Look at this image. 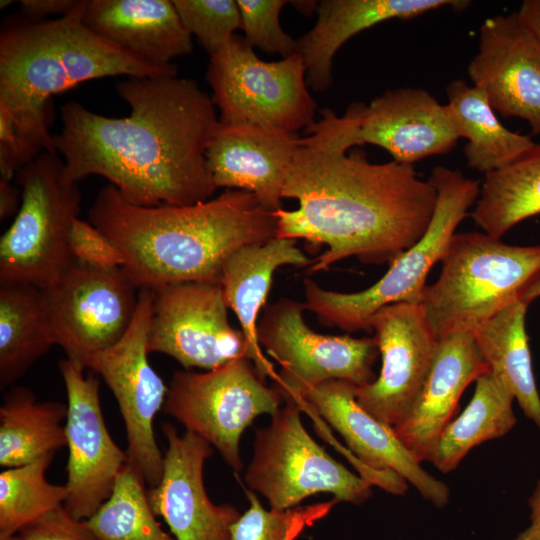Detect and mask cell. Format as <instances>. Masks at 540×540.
Segmentation results:
<instances>
[{
	"instance_id": "1",
	"label": "cell",
	"mask_w": 540,
	"mask_h": 540,
	"mask_svg": "<svg viewBox=\"0 0 540 540\" xmlns=\"http://www.w3.org/2000/svg\"><path fill=\"white\" fill-rule=\"evenodd\" d=\"M363 103L338 116L329 108L305 129L288 167L282 198L298 208L274 212L279 238L324 244L308 273L328 270L356 257L366 264H391L426 232L437 193L413 165L372 163L360 151L358 125Z\"/></svg>"
},
{
	"instance_id": "2",
	"label": "cell",
	"mask_w": 540,
	"mask_h": 540,
	"mask_svg": "<svg viewBox=\"0 0 540 540\" xmlns=\"http://www.w3.org/2000/svg\"><path fill=\"white\" fill-rule=\"evenodd\" d=\"M130 114L112 118L71 101L54 135L66 177H104L130 204L186 206L218 189L206 152L219 126L212 98L192 79L130 77L116 85Z\"/></svg>"
},
{
	"instance_id": "3",
	"label": "cell",
	"mask_w": 540,
	"mask_h": 540,
	"mask_svg": "<svg viewBox=\"0 0 540 540\" xmlns=\"http://www.w3.org/2000/svg\"><path fill=\"white\" fill-rule=\"evenodd\" d=\"M89 222L123 253L122 270L140 290L186 283L220 284L237 249L277 235L274 211L251 192L226 189L193 205L142 207L111 184L98 192Z\"/></svg>"
},
{
	"instance_id": "4",
	"label": "cell",
	"mask_w": 540,
	"mask_h": 540,
	"mask_svg": "<svg viewBox=\"0 0 540 540\" xmlns=\"http://www.w3.org/2000/svg\"><path fill=\"white\" fill-rule=\"evenodd\" d=\"M87 0L53 20H10L0 33V109L49 130L52 96L82 82L112 76L177 75L96 34L83 21Z\"/></svg>"
},
{
	"instance_id": "5",
	"label": "cell",
	"mask_w": 540,
	"mask_h": 540,
	"mask_svg": "<svg viewBox=\"0 0 540 540\" xmlns=\"http://www.w3.org/2000/svg\"><path fill=\"white\" fill-rule=\"evenodd\" d=\"M428 180L436 190L437 201L426 232L389 264L376 283L362 291L343 293L305 279V309L314 313L320 323L346 332L369 331V319L382 307L395 303L421 304L427 276L441 261L456 228L474 206L481 184L461 170L445 166L434 167Z\"/></svg>"
},
{
	"instance_id": "6",
	"label": "cell",
	"mask_w": 540,
	"mask_h": 540,
	"mask_svg": "<svg viewBox=\"0 0 540 540\" xmlns=\"http://www.w3.org/2000/svg\"><path fill=\"white\" fill-rule=\"evenodd\" d=\"M440 262V275L420 304L438 340L473 332L520 299L540 271V245H511L485 232L455 233Z\"/></svg>"
},
{
	"instance_id": "7",
	"label": "cell",
	"mask_w": 540,
	"mask_h": 540,
	"mask_svg": "<svg viewBox=\"0 0 540 540\" xmlns=\"http://www.w3.org/2000/svg\"><path fill=\"white\" fill-rule=\"evenodd\" d=\"M14 183L22 200L0 239V283L44 288L73 260L69 234L82 195L78 183L66 177L63 159L47 151L20 169Z\"/></svg>"
},
{
	"instance_id": "8",
	"label": "cell",
	"mask_w": 540,
	"mask_h": 540,
	"mask_svg": "<svg viewBox=\"0 0 540 540\" xmlns=\"http://www.w3.org/2000/svg\"><path fill=\"white\" fill-rule=\"evenodd\" d=\"M206 79L221 124L297 133L316 121L317 104L298 53L263 61L234 35L210 56Z\"/></svg>"
},
{
	"instance_id": "9",
	"label": "cell",
	"mask_w": 540,
	"mask_h": 540,
	"mask_svg": "<svg viewBox=\"0 0 540 540\" xmlns=\"http://www.w3.org/2000/svg\"><path fill=\"white\" fill-rule=\"evenodd\" d=\"M301 407L286 401L267 427L255 432L253 457L244 475L249 490L267 499L271 509L295 508L320 492L360 505L372 484L332 458L307 432Z\"/></svg>"
},
{
	"instance_id": "10",
	"label": "cell",
	"mask_w": 540,
	"mask_h": 540,
	"mask_svg": "<svg viewBox=\"0 0 540 540\" xmlns=\"http://www.w3.org/2000/svg\"><path fill=\"white\" fill-rule=\"evenodd\" d=\"M282 402L279 392L265 384L254 363L244 356L204 373L175 371L162 412L207 441L240 472L242 433L256 417L272 416Z\"/></svg>"
},
{
	"instance_id": "11",
	"label": "cell",
	"mask_w": 540,
	"mask_h": 540,
	"mask_svg": "<svg viewBox=\"0 0 540 540\" xmlns=\"http://www.w3.org/2000/svg\"><path fill=\"white\" fill-rule=\"evenodd\" d=\"M305 310L304 303L281 298L266 305L258 321L259 344L280 365L273 387L283 401L299 405L308 390L329 380L372 383L379 355L375 338L316 333L305 323Z\"/></svg>"
},
{
	"instance_id": "12",
	"label": "cell",
	"mask_w": 540,
	"mask_h": 540,
	"mask_svg": "<svg viewBox=\"0 0 540 540\" xmlns=\"http://www.w3.org/2000/svg\"><path fill=\"white\" fill-rule=\"evenodd\" d=\"M153 306L154 290L140 289L125 333L113 345L94 353L87 365L112 391L125 425L128 464L149 487L157 485L163 474L164 455L156 442L153 422L168 392V385L148 361Z\"/></svg>"
},
{
	"instance_id": "13",
	"label": "cell",
	"mask_w": 540,
	"mask_h": 540,
	"mask_svg": "<svg viewBox=\"0 0 540 540\" xmlns=\"http://www.w3.org/2000/svg\"><path fill=\"white\" fill-rule=\"evenodd\" d=\"M40 290L55 345L84 369L94 353L125 333L139 294L122 268H98L74 259Z\"/></svg>"
},
{
	"instance_id": "14",
	"label": "cell",
	"mask_w": 540,
	"mask_h": 540,
	"mask_svg": "<svg viewBox=\"0 0 540 540\" xmlns=\"http://www.w3.org/2000/svg\"><path fill=\"white\" fill-rule=\"evenodd\" d=\"M148 352L166 354L185 369L213 370L249 358L241 330L228 319L221 284L186 282L154 288Z\"/></svg>"
},
{
	"instance_id": "15",
	"label": "cell",
	"mask_w": 540,
	"mask_h": 540,
	"mask_svg": "<svg viewBox=\"0 0 540 540\" xmlns=\"http://www.w3.org/2000/svg\"><path fill=\"white\" fill-rule=\"evenodd\" d=\"M59 370L68 399L64 507L76 519L88 520L111 496L128 456L105 425L98 379L84 376V368L68 358L59 362Z\"/></svg>"
},
{
	"instance_id": "16",
	"label": "cell",
	"mask_w": 540,
	"mask_h": 540,
	"mask_svg": "<svg viewBox=\"0 0 540 540\" xmlns=\"http://www.w3.org/2000/svg\"><path fill=\"white\" fill-rule=\"evenodd\" d=\"M368 329L375 333L382 366L372 383L355 386L356 400L376 419L394 427L419 399L439 340L417 304L382 307L369 319Z\"/></svg>"
},
{
	"instance_id": "17",
	"label": "cell",
	"mask_w": 540,
	"mask_h": 540,
	"mask_svg": "<svg viewBox=\"0 0 540 540\" xmlns=\"http://www.w3.org/2000/svg\"><path fill=\"white\" fill-rule=\"evenodd\" d=\"M467 67L495 112L525 120L540 134V41L516 11L484 20Z\"/></svg>"
},
{
	"instance_id": "18",
	"label": "cell",
	"mask_w": 540,
	"mask_h": 540,
	"mask_svg": "<svg viewBox=\"0 0 540 540\" xmlns=\"http://www.w3.org/2000/svg\"><path fill=\"white\" fill-rule=\"evenodd\" d=\"M161 429L168 443L163 474L147 490L154 514L163 518L176 540H232L231 528L240 512L231 504L213 503L204 485L212 446L192 431L180 435L171 423Z\"/></svg>"
},
{
	"instance_id": "19",
	"label": "cell",
	"mask_w": 540,
	"mask_h": 540,
	"mask_svg": "<svg viewBox=\"0 0 540 540\" xmlns=\"http://www.w3.org/2000/svg\"><path fill=\"white\" fill-rule=\"evenodd\" d=\"M355 386L345 380L326 381L308 390L299 406L322 416L364 466L377 472H395L434 506L447 505L449 487L421 466L392 426L379 421L358 404Z\"/></svg>"
},
{
	"instance_id": "20",
	"label": "cell",
	"mask_w": 540,
	"mask_h": 540,
	"mask_svg": "<svg viewBox=\"0 0 540 540\" xmlns=\"http://www.w3.org/2000/svg\"><path fill=\"white\" fill-rule=\"evenodd\" d=\"M360 145L386 150L393 161L413 165L450 152L462 138L455 114L422 88H397L362 105Z\"/></svg>"
},
{
	"instance_id": "21",
	"label": "cell",
	"mask_w": 540,
	"mask_h": 540,
	"mask_svg": "<svg viewBox=\"0 0 540 540\" xmlns=\"http://www.w3.org/2000/svg\"><path fill=\"white\" fill-rule=\"evenodd\" d=\"M297 133L257 126H219L206 152L217 188L253 193L271 211L282 208V189L299 143Z\"/></svg>"
},
{
	"instance_id": "22",
	"label": "cell",
	"mask_w": 540,
	"mask_h": 540,
	"mask_svg": "<svg viewBox=\"0 0 540 540\" xmlns=\"http://www.w3.org/2000/svg\"><path fill=\"white\" fill-rule=\"evenodd\" d=\"M489 368L470 331L439 339L424 388L411 412L393 427L397 437L421 463L457 408L466 387Z\"/></svg>"
},
{
	"instance_id": "23",
	"label": "cell",
	"mask_w": 540,
	"mask_h": 540,
	"mask_svg": "<svg viewBox=\"0 0 540 540\" xmlns=\"http://www.w3.org/2000/svg\"><path fill=\"white\" fill-rule=\"evenodd\" d=\"M465 0H322L314 26L297 41L306 83L315 92H325L333 82V59L353 36L381 22L412 19L450 6L462 10Z\"/></svg>"
},
{
	"instance_id": "24",
	"label": "cell",
	"mask_w": 540,
	"mask_h": 540,
	"mask_svg": "<svg viewBox=\"0 0 540 540\" xmlns=\"http://www.w3.org/2000/svg\"><path fill=\"white\" fill-rule=\"evenodd\" d=\"M83 21L152 65L170 66L193 50L192 36L169 0H87Z\"/></svg>"
},
{
	"instance_id": "25",
	"label": "cell",
	"mask_w": 540,
	"mask_h": 540,
	"mask_svg": "<svg viewBox=\"0 0 540 540\" xmlns=\"http://www.w3.org/2000/svg\"><path fill=\"white\" fill-rule=\"evenodd\" d=\"M297 240L275 237L266 243L243 246L226 260L220 279L225 300L238 318L241 331L249 347V359L260 375L275 382L277 372L262 353L257 327L267 297L273 274L281 266L309 267V258L296 245Z\"/></svg>"
},
{
	"instance_id": "26",
	"label": "cell",
	"mask_w": 540,
	"mask_h": 540,
	"mask_svg": "<svg viewBox=\"0 0 540 540\" xmlns=\"http://www.w3.org/2000/svg\"><path fill=\"white\" fill-rule=\"evenodd\" d=\"M527 307L516 299L472 334L489 370L507 385L524 415L540 432V395L525 329Z\"/></svg>"
},
{
	"instance_id": "27",
	"label": "cell",
	"mask_w": 540,
	"mask_h": 540,
	"mask_svg": "<svg viewBox=\"0 0 540 540\" xmlns=\"http://www.w3.org/2000/svg\"><path fill=\"white\" fill-rule=\"evenodd\" d=\"M446 95L461 136L468 140L463 153L469 168L486 175L513 164L538 145L530 136L507 129L477 86L456 79L447 85Z\"/></svg>"
},
{
	"instance_id": "28",
	"label": "cell",
	"mask_w": 540,
	"mask_h": 540,
	"mask_svg": "<svg viewBox=\"0 0 540 540\" xmlns=\"http://www.w3.org/2000/svg\"><path fill=\"white\" fill-rule=\"evenodd\" d=\"M475 382L471 401L445 426L428 457L442 473L455 470L475 446L506 435L516 425L515 397L507 385L489 369Z\"/></svg>"
},
{
	"instance_id": "29",
	"label": "cell",
	"mask_w": 540,
	"mask_h": 540,
	"mask_svg": "<svg viewBox=\"0 0 540 540\" xmlns=\"http://www.w3.org/2000/svg\"><path fill=\"white\" fill-rule=\"evenodd\" d=\"M68 407L57 401L40 402L22 386H11L0 406V465L12 468L67 445Z\"/></svg>"
},
{
	"instance_id": "30",
	"label": "cell",
	"mask_w": 540,
	"mask_h": 540,
	"mask_svg": "<svg viewBox=\"0 0 540 540\" xmlns=\"http://www.w3.org/2000/svg\"><path fill=\"white\" fill-rule=\"evenodd\" d=\"M55 345L40 288L0 283V388L13 386Z\"/></svg>"
},
{
	"instance_id": "31",
	"label": "cell",
	"mask_w": 540,
	"mask_h": 540,
	"mask_svg": "<svg viewBox=\"0 0 540 540\" xmlns=\"http://www.w3.org/2000/svg\"><path fill=\"white\" fill-rule=\"evenodd\" d=\"M540 214V144L513 164L484 175L470 217L501 239L523 220Z\"/></svg>"
},
{
	"instance_id": "32",
	"label": "cell",
	"mask_w": 540,
	"mask_h": 540,
	"mask_svg": "<svg viewBox=\"0 0 540 540\" xmlns=\"http://www.w3.org/2000/svg\"><path fill=\"white\" fill-rule=\"evenodd\" d=\"M54 454L0 473V533H19L24 527L64 505L65 485L47 481L45 473Z\"/></svg>"
},
{
	"instance_id": "33",
	"label": "cell",
	"mask_w": 540,
	"mask_h": 540,
	"mask_svg": "<svg viewBox=\"0 0 540 540\" xmlns=\"http://www.w3.org/2000/svg\"><path fill=\"white\" fill-rule=\"evenodd\" d=\"M86 521L101 540H176L156 520L145 482L129 464L109 499Z\"/></svg>"
},
{
	"instance_id": "34",
	"label": "cell",
	"mask_w": 540,
	"mask_h": 540,
	"mask_svg": "<svg viewBox=\"0 0 540 540\" xmlns=\"http://www.w3.org/2000/svg\"><path fill=\"white\" fill-rule=\"evenodd\" d=\"M249 508L231 528L232 540H294L314 520L322 517L336 500L312 507L284 511L267 510L255 492L245 490Z\"/></svg>"
},
{
	"instance_id": "35",
	"label": "cell",
	"mask_w": 540,
	"mask_h": 540,
	"mask_svg": "<svg viewBox=\"0 0 540 540\" xmlns=\"http://www.w3.org/2000/svg\"><path fill=\"white\" fill-rule=\"evenodd\" d=\"M191 36L213 55L241 28L236 0H172Z\"/></svg>"
},
{
	"instance_id": "36",
	"label": "cell",
	"mask_w": 540,
	"mask_h": 540,
	"mask_svg": "<svg viewBox=\"0 0 540 540\" xmlns=\"http://www.w3.org/2000/svg\"><path fill=\"white\" fill-rule=\"evenodd\" d=\"M241 29L245 41L265 53L278 54L286 58L297 50V41L287 34L279 21L285 0H236Z\"/></svg>"
},
{
	"instance_id": "37",
	"label": "cell",
	"mask_w": 540,
	"mask_h": 540,
	"mask_svg": "<svg viewBox=\"0 0 540 540\" xmlns=\"http://www.w3.org/2000/svg\"><path fill=\"white\" fill-rule=\"evenodd\" d=\"M72 259L98 268H122L125 257L120 249L90 222L74 219L69 234Z\"/></svg>"
},
{
	"instance_id": "38",
	"label": "cell",
	"mask_w": 540,
	"mask_h": 540,
	"mask_svg": "<svg viewBox=\"0 0 540 540\" xmlns=\"http://www.w3.org/2000/svg\"><path fill=\"white\" fill-rule=\"evenodd\" d=\"M24 540H101L86 520L73 517L64 505L19 532Z\"/></svg>"
},
{
	"instance_id": "39",
	"label": "cell",
	"mask_w": 540,
	"mask_h": 540,
	"mask_svg": "<svg viewBox=\"0 0 540 540\" xmlns=\"http://www.w3.org/2000/svg\"><path fill=\"white\" fill-rule=\"evenodd\" d=\"M78 3V0H21L19 6L25 18L40 21L49 15L64 16Z\"/></svg>"
},
{
	"instance_id": "40",
	"label": "cell",
	"mask_w": 540,
	"mask_h": 540,
	"mask_svg": "<svg viewBox=\"0 0 540 540\" xmlns=\"http://www.w3.org/2000/svg\"><path fill=\"white\" fill-rule=\"evenodd\" d=\"M22 200L21 189L14 181L0 178V219L16 215Z\"/></svg>"
},
{
	"instance_id": "41",
	"label": "cell",
	"mask_w": 540,
	"mask_h": 540,
	"mask_svg": "<svg viewBox=\"0 0 540 540\" xmlns=\"http://www.w3.org/2000/svg\"><path fill=\"white\" fill-rule=\"evenodd\" d=\"M531 510L530 524L513 540H540V480L528 499Z\"/></svg>"
},
{
	"instance_id": "42",
	"label": "cell",
	"mask_w": 540,
	"mask_h": 540,
	"mask_svg": "<svg viewBox=\"0 0 540 540\" xmlns=\"http://www.w3.org/2000/svg\"><path fill=\"white\" fill-rule=\"evenodd\" d=\"M516 12L540 41V0H524Z\"/></svg>"
},
{
	"instance_id": "43",
	"label": "cell",
	"mask_w": 540,
	"mask_h": 540,
	"mask_svg": "<svg viewBox=\"0 0 540 540\" xmlns=\"http://www.w3.org/2000/svg\"><path fill=\"white\" fill-rule=\"evenodd\" d=\"M538 297H540V271L523 288L519 296L520 300L527 305Z\"/></svg>"
},
{
	"instance_id": "44",
	"label": "cell",
	"mask_w": 540,
	"mask_h": 540,
	"mask_svg": "<svg viewBox=\"0 0 540 540\" xmlns=\"http://www.w3.org/2000/svg\"><path fill=\"white\" fill-rule=\"evenodd\" d=\"M301 13L311 14L317 11L318 4L316 1H290Z\"/></svg>"
},
{
	"instance_id": "45",
	"label": "cell",
	"mask_w": 540,
	"mask_h": 540,
	"mask_svg": "<svg viewBox=\"0 0 540 540\" xmlns=\"http://www.w3.org/2000/svg\"><path fill=\"white\" fill-rule=\"evenodd\" d=\"M0 540H24V538L20 533H15V534L0 533Z\"/></svg>"
},
{
	"instance_id": "46",
	"label": "cell",
	"mask_w": 540,
	"mask_h": 540,
	"mask_svg": "<svg viewBox=\"0 0 540 540\" xmlns=\"http://www.w3.org/2000/svg\"><path fill=\"white\" fill-rule=\"evenodd\" d=\"M11 3H13V1H11V0H8V1L1 0L0 7H1V9H3V8L7 7L8 5H10Z\"/></svg>"
}]
</instances>
